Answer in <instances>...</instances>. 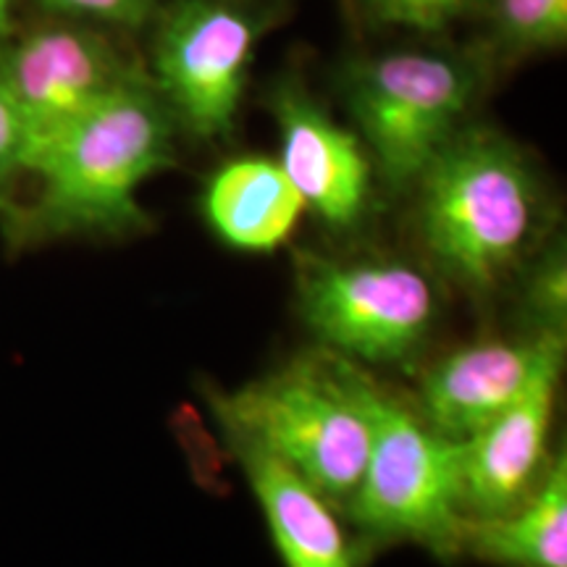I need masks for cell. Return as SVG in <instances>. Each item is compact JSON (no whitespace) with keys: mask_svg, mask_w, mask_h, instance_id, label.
I'll list each match as a JSON object with an SVG mask.
<instances>
[{"mask_svg":"<svg viewBox=\"0 0 567 567\" xmlns=\"http://www.w3.org/2000/svg\"><path fill=\"white\" fill-rule=\"evenodd\" d=\"M565 354V334L481 342L450 352L421 381V415L439 434L473 436L523 396L538 371Z\"/></svg>","mask_w":567,"mask_h":567,"instance_id":"11","label":"cell"},{"mask_svg":"<svg viewBox=\"0 0 567 567\" xmlns=\"http://www.w3.org/2000/svg\"><path fill=\"white\" fill-rule=\"evenodd\" d=\"M476 87V71L455 55L394 51L358 63L344 97L381 179L394 189L413 187L465 126Z\"/></svg>","mask_w":567,"mask_h":567,"instance_id":"5","label":"cell"},{"mask_svg":"<svg viewBox=\"0 0 567 567\" xmlns=\"http://www.w3.org/2000/svg\"><path fill=\"white\" fill-rule=\"evenodd\" d=\"M413 187L431 258L471 295L496 292L536 250L547 200L530 161L505 134L463 126Z\"/></svg>","mask_w":567,"mask_h":567,"instance_id":"2","label":"cell"},{"mask_svg":"<svg viewBox=\"0 0 567 567\" xmlns=\"http://www.w3.org/2000/svg\"><path fill=\"white\" fill-rule=\"evenodd\" d=\"M305 203L281 163L264 155L226 161L203 189V216L224 245L271 252L292 237Z\"/></svg>","mask_w":567,"mask_h":567,"instance_id":"13","label":"cell"},{"mask_svg":"<svg viewBox=\"0 0 567 567\" xmlns=\"http://www.w3.org/2000/svg\"><path fill=\"white\" fill-rule=\"evenodd\" d=\"M11 3L13 0H0V30H3L6 19H9V11H11Z\"/></svg>","mask_w":567,"mask_h":567,"instance_id":"20","label":"cell"},{"mask_svg":"<svg viewBox=\"0 0 567 567\" xmlns=\"http://www.w3.org/2000/svg\"><path fill=\"white\" fill-rule=\"evenodd\" d=\"M0 69L24 126L19 168L92 105L142 74L101 34L71 27L30 34Z\"/></svg>","mask_w":567,"mask_h":567,"instance_id":"8","label":"cell"},{"mask_svg":"<svg viewBox=\"0 0 567 567\" xmlns=\"http://www.w3.org/2000/svg\"><path fill=\"white\" fill-rule=\"evenodd\" d=\"M174 116L145 74L122 84L21 163L11 184L27 179L32 195L0 208L6 239L32 247L142 231L151 218L137 193L174 166Z\"/></svg>","mask_w":567,"mask_h":567,"instance_id":"1","label":"cell"},{"mask_svg":"<svg viewBox=\"0 0 567 567\" xmlns=\"http://www.w3.org/2000/svg\"><path fill=\"white\" fill-rule=\"evenodd\" d=\"M528 305L534 308L542 331H555L565 334L567 318V266L565 250L555 247L538 260L534 279L528 284Z\"/></svg>","mask_w":567,"mask_h":567,"instance_id":"17","label":"cell"},{"mask_svg":"<svg viewBox=\"0 0 567 567\" xmlns=\"http://www.w3.org/2000/svg\"><path fill=\"white\" fill-rule=\"evenodd\" d=\"M463 555L496 567H567V460L551 463L534 492L505 515L467 520Z\"/></svg>","mask_w":567,"mask_h":567,"instance_id":"14","label":"cell"},{"mask_svg":"<svg viewBox=\"0 0 567 567\" xmlns=\"http://www.w3.org/2000/svg\"><path fill=\"white\" fill-rule=\"evenodd\" d=\"M21 151H24V126H21L17 101H13L9 82L0 69V193L17 176Z\"/></svg>","mask_w":567,"mask_h":567,"instance_id":"18","label":"cell"},{"mask_svg":"<svg viewBox=\"0 0 567 567\" xmlns=\"http://www.w3.org/2000/svg\"><path fill=\"white\" fill-rule=\"evenodd\" d=\"M486 11L509 59L557 51L567 40V0H488Z\"/></svg>","mask_w":567,"mask_h":567,"instance_id":"15","label":"cell"},{"mask_svg":"<svg viewBox=\"0 0 567 567\" xmlns=\"http://www.w3.org/2000/svg\"><path fill=\"white\" fill-rule=\"evenodd\" d=\"M373 442L344 513L373 542H413L436 557L463 555L460 442L431 429L384 389L371 386Z\"/></svg>","mask_w":567,"mask_h":567,"instance_id":"4","label":"cell"},{"mask_svg":"<svg viewBox=\"0 0 567 567\" xmlns=\"http://www.w3.org/2000/svg\"><path fill=\"white\" fill-rule=\"evenodd\" d=\"M302 321L339 358L396 365L415 358L436 321L429 276L400 260L297 258Z\"/></svg>","mask_w":567,"mask_h":567,"instance_id":"6","label":"cell"},{"mask_svg":"<svg viewBox=\"0 0 567 567\" xmlns=\"http://www.w3.org/2000/svg\"><path fill=\"white\" fill-rule=\"evenodd\" d=\"M53 9L109 21L116 27H140L151 19L153 0H45Z\"/></svg>","mask_w":567,"mask_h":567,"instance_id":"19","label":"cell"},{"mask_svg":"<svg viewBox=\"0 0 567 567\" xmlns=\"http://www.w3.org/2000/svg\"><path fill=\"white\" fill-rule=\"evenodd\" d=\"M281 140V168L310 208L331 229H352L371 203L373 161L363 140L326 113L302 84L284 80L271 101Z\"/></svg>","mask_w":567,"mask_h":567,"instance_id":"9","label":"cell"},{"mask_svg":"<svg viewBox=\"0 0 567 567\" xmlns=\"http://www.w3.org/2000/svg\"><path fill=\"white\" fill-rule=\"evenodd\" d=\"M260 19L231 0H176L153 34V87L176 126L197 140L237 124Z\"/></svg>","mask_w":567,"mask_h":567,"instance_id":"7","label":"cell"},{"mask_svg":"<svg viewBox=\"0 0 567 567\" xmlns=\"http://www.w3.org/2000/svg\"><path fill=\"white\" fill-rule=\"evenodd\" d=\"M365 21L389 30L434 34L455 21L486 11L488 0H354Z\"/></svg>","mask_w":567,"mask_h":567,"instance_id":"16","label":"cell"},{"mask_svg":"<svg viewBox=\"0 0 567 567\" xmlns=\"http://www.w3.org/2000/svg\"><path fill=\"white\" fill-rule=\"evenodd\" d=\"M563 363L565 354L551 358L520 400L460 442V499L467 520L509 513L544 478Z\"/></svg>","mask_w":567,"mask_h":567,"instance_id":"10","label":"cell"},{"mask_svg":"<svg viewBox=\"0 0 567 567\" xmlns=\"http://www.w3.org/2000/svg\"><path fill=\"white\" fill-rule=\"evenodd\" d=\"M371 386L347 358L302 354L216 396V410L231 442L260 446L344 509L371 455Z\"/></svg>","mask_w":567,"mask_h":567,"instance_id":"3","label":"cell"},{"mask_svg":"<svg viewBox=\"0 0 567 567\" xmlns=\"http://www.w3.org/2000/svg\"><path fill=\"white\" fill-rule=\"evenodd\" d=\"M264 509L284 567H360L363 551L337 517V507L289 465L260 446L231 442Z\"/></svg>","mask_w":567,"mask_h":567,"instance_id":"12","label":"cell"}]
</instances>
